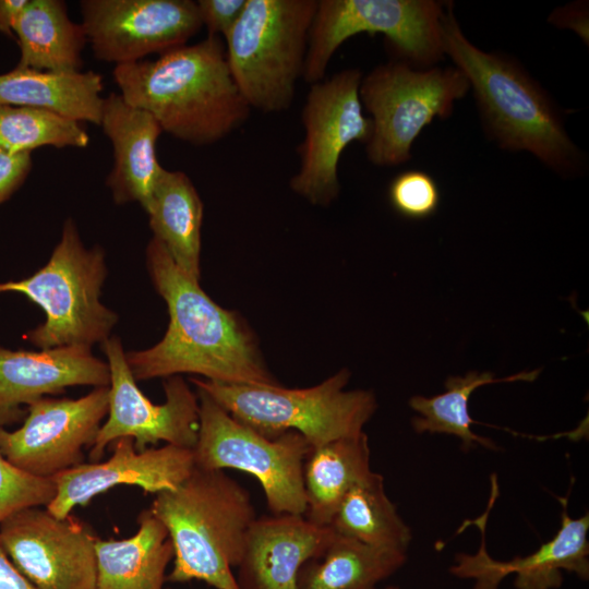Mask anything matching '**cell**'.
I'll return each instance as SVG.
<instances>
[{"mask_svg":"<svg viewBox=\"0 0 589 589\" xmlns=\"http://www.w3.org/2000/svg\"><path fill=\"white\" fill-rule=\"evenodd\" d=\"M0 589H37L12 563L1 543Z\"/></svg>","mask_w":589,"mask_h":589,"instance_id":"34","label":"cell"},{"mask_svg":"<svg viewBox=\"0 0 589 589\" xmlns=\"http://www.w3.org/2000/svg\"><path fill=\"white\" fill-rule=\"evenodd\" d=\"M247 0H199L196 1L202 25L208 36L225 37L244 10Z\"/></svg>","mask_w":589,"mask_h":589,"instance_id":"32","label":"cell"},{"mask_svg":"<svg viewBox=\"0 0 589 589\" xmlns=\"http://www.w3.org/2000/svg\"><path fill=\"white\" fill-rule=\"evenodd\" d=\"M570 19H557L550 17L551 23L560 26L573 28L575 32H579L581 38H585V5L584 4H569L565 7ZM587 39V38H586Z\"/></svg>","mask_w":589,"mask_h":589,"instance_id":"36","label":"cell"},{"mask_svg":"<svg viewBox=\"0 0 589 589\" xmlns=\"http://www.w3.org/2000/svg\"><path fill=\"white\" fill-rule=\"evenodd\" d=\"M146 263L168 306L169 325L155 346L125 353L136 382L191 373L220 383L279 384L241 315L213 301L154 237L146 248Z\"/></svg>","mask_w":589,"mask_h":589,"instance_id":"1","label":"cell"},{"mask_svg":"<svg viewBox=\"0 0 589 589\" xmlns=\"http://www.w3.org/2000/svg\"><path fill=\"white\" fill-rule=\"evenodd\" d=\"M112 455L105 461L83 462L52 479L56 495L46 506L57 518H65L76 506L119 485H136L157 494L178 488L194 469L193 449L164 445L137 450L132 437L110 444Z\"/></svg>","mask_w":589,"mask_h":589,"instance_id":"16","label":"cell"},{"mask_svg":"<svg viewBox=\"0 0 589 589\" xmlns=\"http://www.w3.org/2000/svg\"><path fill=\"white\" fill-rule=\"evenodd\" d=\"M453 8L447 2L442 16L444 53L467 79L486 136L502 149L532 154L560 176L584 173L586 155L549 93L514 58L474 46Z\"/></svg>","mask_w":589,"mask_h":589,"instance_id":"2","label":"cell"},{"mask_svg":"<svg viewBox=\"0 0 589 589\" xmlns=\"http://www.w3.org/2000/svg\"><path fill=\"white\" fill-rule=\"evenodd\" d=\"M370 456L364 432L312 447L303 467L304 517L329 526L346 494L372 472Z\"/></svg>","mask_w":589,"mask_h":589,"instance_id":"24","label":"cell"},{"mask_svg":"<svg viewBox=\"0 0 589 589\" xmlns=\"http://www.w3.org/2000/svg\"><path fill=\"white\" fill-rule=\"evenodd\" d=\"M350 372L342 369L306 388L233 384L191 378L236 420L275 438L288 431L300 433L312 447L363 432L377 402L371 390H345Z\"/></svg>","mask_w":589,"mask_h":589,"instance_id":"5","label":"cell"},{"mask_svg":"<svg viewBox=\"0 0 589 589\" xmlns=\"http://www.w3.org/2000/svg\"><path fill=\"white\" fill-rule=\"evenodd\" d=\"M112 75L128 104L149 112L163 132L191 145L217 143L251 112L219 36L207 35L155 60L117 64Z\"/></svg>","mask_w":589,"mask_h":589,"instance_id":"3","label":"cell"},{"mask_svg":"<svg viewBox=\"0 0 589 589\" xmlns=\"http://www.w3.org/2000/svg\"><path fill=\"white\" fill-rule=\"evenodd\" d=\"M329 526H317L303 515L256 517L238 565L240 589H298V574L321 555L335 537Z\"/></svg>","mask_w":589,"mask_h":589,"instance_id":"19","label":"cell"},{"mask_svg":"<svg viewBox=\"0 0 589 589\" xmlns=\"http://www.w3.org/2000/svg\"><path fill=\"white\" fill-rule=\"evenodd\" d=\"M541 370L520 372L507 377L495 378L492 372H468L464 376H449L444 383L446 390L442 394L424 397L413 396L409 406L418 413L411 420L413 430L422 433H444L457 436L461 446L468 450L476 445L496 450V444L476 434L471 430L474 422L469 414L468 401L479 387L493 383L526 381L533 382Z\"/></svg>","mask_w":589,"mask_h":589,"instance_id":"28","label":"cell"},{"mask_svg":"<svg viewBox=\"0 0 589 589\" xmlns=\"http://www.w3.org/2000/svg\"><path fill=\"white\" fill-rule=\"evenodd\" d=\"M317 0H247L224 37L232 77L251 109L288 110L303 75Z\"/></svg>","mask_w":589,"mask_h":589,"instance_id":"7","label":"cell"},{"mask_svg":"<svg viewBox=\"0 0 589 589\" xmlns=\"http://www.w3.org/2000/svg\"><path fill=\"white\" fill-rule=\"evenodd\" d=\"M21 57L19 67L77 72L87 43L82 24L72 22L61 0H28L13 26Z\"/></svg>","mask_w":589,"mask_h":589,"instance_id":"25","label":"cell"},{"mask_svg":"<svg viewBox=\"0 0 589 589\" xmlns=\"http://www.w3.org/2000/svg\"><path fill=\"white\" fill-rule=\"evenodd\" d=\"M130 538L95 541L96 589H163L173 548L166 527L144 509Z\"/></svg>","mask_w":589,"mask_h":589,"instance_id":"22","label":"cell"},{"mask_svg":"<svg viewBox=\"0 0 589 589\" xmlns=\"http://www.w3.org/2000/svg\"><path fill=\"white\" fill-rule=\"evenodd\" d=\"M28 0H0V33L13 37L16 17Z\"/></svg>","mask_w":589,"mask_h":589,"instance_id":"35","label":"cell"},{"mask_svg":"<svg viewBox=\"0 0 589 589\" xmlns=\"http://www.w3.org/2000/svg\"><path fill=\"white\" fill-rule=\"evenodd\" d=\"M359 69H346L311 84L301 110L304 139L290 189L315 206H328L340 192L338 164L352 142L366 144L372 132L359 96Z\"/></svg>","mask_w":589,"mask_h":589,"instance_id":"11","label":"cell"},{"mask_svg":"<svg viewBox=\"0 0 589 589\" xmlns=\"http://www.w3.org/2000/svg\"><path fill=\"white\" fill-rule=\"evenodd\" d=\"M55 495L52 478L36 477L20 469L0 450V524L20 510L46 507Z\"/></svg>","mask_w":589,"mask_h":589,"instance_id":"30","label":"cell"},{"mask_svg":"<svg viewBox=\"0 0 589 589\" xmlns=\"http://www.w3.org/2000/svg\"><path fill=\"white\" fill-rule=\"evenodd\" d=\"M154 497L151 513L166 527L173 568L166 581L202 580L216 589H240L238 567L256 518L249 492L225 470L194 467L175 490Z\"/></svg>","mask_w":589,"mask_h":589,"instance_id":"4","label":"cell"},{"mask_svg":"<svg viewBox=\"0 0 589 589\" xmlns=\"http://www.w3.org/2000/svg\"><path fill=\"white\" fill-rule=\"evenodd\" d=\"M388 201L400 216L420 220L434 215L441 193L434 178L419 169L406 170L393 178L388 185Z\"/></svg>","mask_w":589,"mask_h":589,"instance_id":"31","label":"cell"},{"mask_svg":"<svg viewBox=\"0 0 589 589\" xmlns=\"http://www.w3.org/2000/svg\"><path fill=\"white\" fill-rule=\"evenodd\" d=\"M103 349L110 372L108 414L89 448V459L99 461L105 449L120 437H132L137 450L159 442L193 449L200 425L196 392L181 375H173L164 382L165 402L156 405L139 388L120 338L109 337Z\"/></svg>","mask_w":589,"mask_h":589,"instance_id":"12","label":"cell"},{"mask_svg":"<svg viewBox=\"0 0 589 589\" xmlns=\"http://www.w3.org/2000/svg\"><path fill=\"white\" fill-rule=\"evenodd\" d=\"M329 527L338 536L381 549L407 552L412 540L385 492L383 476L374 471L346 494Z\"/></svg>","mask_w":589,"mask_h":589,"instance_id":"27","label":"cell"},{"mask_svg":"<svg viewBox=\"0 0 589 589\" xmlns=\"http://www.w3.org/2000/svg\"><path fill=\"white\" fill-rule=\"evenodd\" d=\"M469 91L467 79L455 67L417 69L397 59L375 67L362 76L359 87L372 123L368 159L380 167L410 160L422 130L436 118L447 119Z\"/></svg>","mask_w":589,"mask_h":589,"instance_id":"8","label":"cell"},{"mask_svg":"<svg viewBox=\"0 0 589 589\" xmlns=\"http://www.w3.org/2000/svg\"><path fill=\"white\" fill-rule=\"evenodd\" d=\"M145 212L154 238L178 268L199 283L203 203L191 179L183 171L163 167Z\"/></svg>","mask_w":589,"mask_h":589,"instance_id":"23","label":"cell"},{"mask_svg":"<svg viewBox=\"0 0 589 589\" xmlns=\"http://www.w3.org/2000/svg\"><path fill=\"white\" fill-rule=\"evenodd\" d=\"M109 387H95L76 399L43 397L27 406L22 425L0 428V450L20 469L41 478L84 462L108 414Z\"/></svg>","mask_w":589,"mask_h":589,"instance_id":"13","label":"cell"},{"mask_svg":"<svg viewBox=\"0 0 589 589\" xmlns=\"http://www.w3.org/2000/svg\"><path fill=\"white\" fill-rule=\"evenodd\" d=\"M106 275L104 250L86 248L69 218L47 264L24 279L0 283V293H21L45 312V322L24 335L40 350L92 347L110 337L119 318L100 301Z\"/></svg>","mask_w":589,"mask_h":589,"instance_id":"6","label":"cell"},{"mask_svg":"<svg viewBox=\"0 0 589 589\" xmlns=\"http://www.w3.org/2000/svg\"><path fill=\"white\" fill-rule=\"evenodd\" d=\"M89 136L80 122L44 109L0 106V148L16 155L41 146L85 147Z\"/></svg>","mask_w":589,"mask_h":589,"instance_id":"29","label":"cell"},{"mask_svg":"<svg viewBox=\"0 0 589 589\" xmlns=\"http://www.w3.org/2000/svg\"><path fill=\"white\" fill-rule=\"evenodd\" d=\"M446 3L435 0H317L309 33L302 79L323 81L336 50L359 34L384 35L396 59L428 69L445 57L442 16Z\"/></svg>","mask_w":589,"mask_h":589,"instance_id":"9","label":"cell"},{"mask_svg":"<svg viewBox=\"0 0 589 589\" xmlns=\"http://www.w3.org/2000/svg\"><path fill=\"white\" fill-rule=\"evenodd\" d=\"M31 168V153L13 155L0 148V204L22 185Z\"/></svg>","mask_w":589,"mask_h":589,"instance_id":"33","label":"cell"},{"mask_svg":"<svg viewBox=\"0 0 589 589\" xmlns=\"http://www.w3.org/2000/svg\"><path fill=\"white\" fill-rule=\"evenodd\" d=\"M103 75L16 67L0 74V106L44 109L74 121L100 125Z\"/></svg>","mask_w":589,"mask_h":589,"instance_id":"21","label":"cell"},{"mask_svg":"<svg viewBox=\"0 0 589 589\" xmlns=\"http://www.w3.org/2000/svg\"><path fill=\"white\" fill-rule=\"evenodd\" d=\"M82 26L98 60H143L187 45L203 27L192 0H83Z\"/></svg>","mask_w":589,"mask_h":589,"instance_id":"15","label":"cell"},{"mask_svg":"<svg viewBox=\"0 0 589 589\" xmlns=\"http://www.w3.org/2000/svg\"><path fill=\"white\" fill-rule=\"evenodd\" d=\"M96 539L77 518H57L41 507L0 524L3 550L37 589H96Z\"/></svg>","mask_w":589,"mask_h":589,"instance_id":"14","label":"cell"},{"mask_svg":"<svg viewBox=\"0 0 589 589\" xmlns=\"http://www.w3.org/2000/svg\"><path fill=\"white\" fill-rule=\"evenodd\" d=\"M108 363L91 347L64 346L39 351L0 347V428L23 422L27 406L67 387H107Z\"/></svg>","mask_w":589,"mask_h":589,"instance_id":"18","label":"cell"},{"mask_svg":"<svg viewBox=\"0 0 589 589\" xmlns=\"http://www.w3.org/2000/svg\"><path fill=\"white\" fill-rule=\"evenodd\" d=\"M168 589H170V588H168Z\"/></svg>","mask_w":589,"mask_h":589,"instance_id":"38","label":"cell"},{"mask_svg":"<svg viewBox=\"0 0 589 589\" xmlns=\"http://www.w3.org/2000/svg\"><path fill=\"white\" fill-rule=\"evenodd\" d=\"M497 482L492 478V492L486 512L472 520L481 531V546L477 554L459 553L450 573L459 578H473V589H498L501 581L515 574L516 589H557L563 582V570L589 578V515L572 518L567 512V498L563 505L561 527L555 536L526 556L509 561L491 557L485 549V528L490 509L497 497Z\"/></svg>","mask_w":589,"mask_h":589,"instance_id":"17","label":"cell"},{"mask_svg":"<svg viewBox=\"0 0 589 589\" xmlns=\"http://www.w3.org/2000/svg\"><path fill=\"white\" fill-rule=\"evenodd\" d=\"M385 589H399V588L395 586H389V587H386Z\"/></svg>","mask_w":589,"mask_h":589,"instance_id":"37","label":"cell"},{"mask_svg":"<svg viewBox=\"0 0 589 589\" xmlns=\"http://www.w3.org/2000/svg\"><path fill=\"white\" fill-rule=\"evenodd\" d=\"M404 551L381 549L335 534L298 574V589H376L406 562Z\"/></svg>","mask_w":589,"mask_h":589,"instance_id":"26","label":"cell"},{"mask_svg":"<svg viewBox=\"0 0 589 589\" xmlns=\"http://www.w3.org/2000/svg\"><path fill=\"white\" fill-rule=\"evenodd\" d=\"M195 392L200 425L193 448L194 466L250 473L261 483L273 515L304 516L303 467L311 449L306 440L294 431L268 438L236 420L204 390Z\"/></svg>","mask_w":589,"mask_h":589,"instance_id":"10","label":"cell"},{"mask_svg":"<svg viewBox=\"0 0 589 589\" xmlns=\"http://www.w3.org/2000/svg\"><path fill=\"white\" fill-rule=\"evenodd\" d=\"M100 127L113 147V167L106 183L117 204L139 202L145 211L161 170L156 143L163 130L147 111L120 94L104 98Z\"/></svg>","mask_w":589,"mask_h":589,"instance_id":"20","label":"cell"}]
</instances>
